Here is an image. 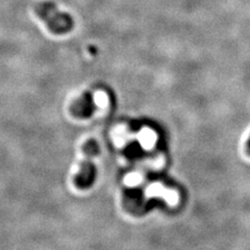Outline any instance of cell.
<instances>
[{"instance_id":"1","label":"cell","mask_w":250,"mask_h":250,"mask_svg":"<svg viewBox=\"0 0 250 250\" xmlns=\"http://www.w3.org/2000/svg\"><path fill=\"white\" fill-rule=\"evenodd\" d=\"M97 176V170L94 164L91 162V159H87L84 161L80 168V171L77 172L75 176V184L81 189H88L92 187L94 182H95Z\"/></svg>"},{"instance_id":"2","label":"cell","mask_w":250,"mask_h":250,"mask_svg":"<svg viewBox=\"0 0 250 250\" xmlns=\"http://www.w3.org/2000/svg\"><path fill=\"white\" fill-rule=\"evenodd\" d=\"M73 113L80 118H89L94 112V103L91 97L84 95L73 105Z\"/></svg>"},{"instance_id":"3","label":"cell","mask_w":250,"mask_h":250,"mask_svg":"<svg viewBox=\"0 0 250 250\" xmlns=\"http://www.w3.org/2000/svg\"><path fill=\"white\" fill-rule=\"evenodd\" d=\"M83 151L85 155H87V158L89 159H92L94 155H96L99 151V147H98V144L96 143V141L89 140L83 146Z\"/></svg>"},{"instance_id":"4","label":"cell","mask_w":250,"mask_h":250,"mask_svg":"<svg viewBox=\"0 0 250 250\" xmlns=\"http://www.w3.org/2000/svg\"><path fill=\"white\" fill-rule=\"evenodd\" d=\"M248 151H249V153H250V138H249V140H248Z\"/></svg>"}]
</instances>
